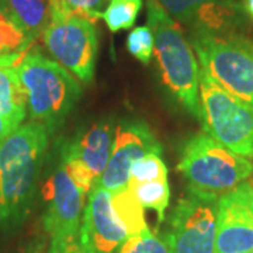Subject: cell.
<instances>
[{
	"label": "cell",
	"mask_w": 253,
	"mask_h": 253,
	"mask_svg": "<svg viewBox=\"0 0 253 253\" xmlns=\"http://www.w3.org/2000/svg\"><path fill=\"white\" fill-rule=\"evenodd\" d=\"M244 10L253 18V0H244Z\"/></svg>",
	"instance_id": "obj_29"
},
{
	"label": "cell",
	"mask_w": 253,
	"mask_h": 253,
	"mask_svg": "<svg viewBox=\"0 0 253 253\" xmlns=\"http://www.w3.org/2000/svg\"><path fill=\"white\" fill-rule=\"evenodd\" d=\"M56 1L65 11L87 18L91 23H96L99 18L103 17V13L110 4V0H56Z\"/></svg>",
	"instance_id": "obj_24"
},
{
	"label": "cell",
	"mask_w": 253,
	"mask_h": 253,
	"mask_svg": "<svg viewBox=\"0 0 253 253\" xmlns=\"http://www.w3.org/2000/svg\"><path fill=\"white\" fill-rule=\"evenodd\" d=\"M111 206L128 236L141 235L149 231L145 221L144 207L126 186L111 193Z\"/></svg>",
	"instance_id": "obj_18"
},
{
	"label": "cell",
	"mask_w": 253,
	"mask_h": 253,
	"mask_svg": "<svg viewBox=\"0 0 253 253\" xmlns=\"http://www.w3.org/2000/svg\"><path fill=\"white\" fill-rule=\"evenodd\" d=\"M62 162L69 177L75 183V186L81 190L83 194H87L93 187V184L96 183L93 173L87 169V166L82 161L72 158V156H63L62 155Z\"/></svg>",
	"instance_id": "obj_26"
},
{
	"label": "cell",
	"mask_w": 253,
	"mask_h": 253,
	"mask_svg": "<svg viewBox=\"0 0 253 253\" xmlns=\"http://www.w3.org/2000/svg\"><path fill=\"white\" fill-rule=\"evenodd\" d=\"M200 107L207 135L234 154L253 158V106L224 90L201 68Z\"/></svg>",
	"instance_id": "obj_6"
},
{
	"label": "cell",
	"mask_w": 253,
	"mask_h": 253,
	"mask_svg": "<svg viewBox=\"0 0 253 253\" xmlns=\"http://www.w3.org/2000/svg\"><path fill=\"white\" fill-rule=\"evenodd\" d=\"M248 253H253V251H251V252H248Z\"/></svg>",
	"instance_id": "obj_30"
},
{
	"label": "cell",
	"mask_w": 253,
	"mask_h": 253,
	"mask_svg": "<svg viewBox=\"0 0 253 253\" xmlns=\"http://www.w3.org/2000/svg\"><path fill=\"white\" fill-rule=\"evenodd\" d=\"M191 46L201 69L236 99L253 106V44L241 36L194 33Z\"/></svg>",
	"instance_id": "obj_5"
},
{
	"label": "cell",
	"mask_w": 253,
	"mask_h": 253,
	"mask_svg": "<svg viewBox=\"0 0 253 253\" xmlns=\"http://www.w3.org/2000/svg\"><path fill=\"white\" fill-rule=\"evenodd\" d=\"M142 0H110L103 17L111 33L128 30L135 24Z\"/></svg>",
	"instance_id": "obj_20"
},
{
	"label": "cell",
	"mask_w": 253,
	"mask_h": 253,
	"mask_svg": "<svg viewBox=\"0 0 253 253\" xmlns=\"http://www.w3.org/2000/svg\"><path fill=\"white\" fill-rule=\"evenodd\" d=\"M0 113L18 128L27 116V97L18 79L17 68L0 63Z\"/></svg>",
	"instance_id": "obj_15"
},
{
	"label": "cell",
	"mask_w": 253,
	"mask_h": 253,
	"mask_svg": "<svg viewBox=\"0 0 253 253\" xmlns=\"http://www.w3.org/2000/svg\"><path fill=\"white\" fill-rule=\"evenodd\" d=\"M11 17L17 21L23 31L34 42L42 37L51 20L49 0H3Z\"/></svg>",
	"instance_id": "obj_17"
},
{
	"label": "cell",
	"mask_w": 253,
	"mask_h": 253,
	"mask_svg": "<svg viewBox=\"0 0 253 253\" xmlns=\"http://www.w3.org/2000/svg\"><path fill=\"white\" fill-rule=\"evenodd\" d=\"M48 253H94L84 231L81 225V229L75 234L65 236H58L51 239V246Z\"/></svg>",
	"instance_id": "obj_25"
},
{
	"label": "cell",
	"mask_w": 253,
	"mask_h": 253,
	"mask_svg": "<svg viewBox=\"0 0 253 253\" xmlns=\"http://www.w3.org/2000/svg\"><path fill=\"white\" fill-rule=\"evenodd\" d=\"M177 170L189 189L221 197L252 176L253 163L207 134H197L183 146Z\"/></svg>",
	"instance_id": "obj_4"
},
{
	"label": "cell",
	"mask_w": 253,
	"mask_h": 253,
	"mask_svg": "<svg viewBox=\"0 0 253 253\" xmlns=\"http://www.w3.org/2000/svg\"><path fill=\"white\" fill-rule=\"evenodd\" d=\"M49 1L51 20L42 33L44 45L55 62L83 83H90L99 48L94 23L65 11L56 0Z\"/></svg>",
	"instance_id": "obj_7"
},
{
	"label": "cell",
	"mask_w": 253,
	"mask_h": 253,
	"mask_svg": "<svg viewBox=\"0 0 253 253\" xmlns=\"http://www.w3.org/2000/svg\"><path fill=\"white\" fill-rule=\"evenodd\" d=\"M113 146V129L109 123H99L89 126L72 144L63 148V156L76 158L87 166L96 181L103 174Z\"/></svg>",
	"instance_id": "obj_14"
},
{
	"label": "cell",
	"mask_w": 253,
	"mask_h": 253,
	"mask_svg": "<svg viewBox=\"0 0 253 253\" xmlns=\"http://www.w3.org/2000/svg\"><path fill=\"white\" fill-rule=\"evenodd\" d=\"M218 199L214 194L187 189L169 218L165 242L169 253H214Z\"/></svg>",
	"instance_id": "obj_8"
},
{
	"label": "cell",
	"mask_w": 253,
	"mask_h": 253,
	"mask_svg": "<svg viewBox=\"0 0 253 253\" xmlns=\"http://www.w3.org/2000/svg\"><path fill=\"white\" fill-rule=\"evenodd\" d=\"M154 34L148 26L134 28L126 37V49L139 62L149 63L154 56Z\"/></svg>",
	"instance_id": "obj_22"
},
{
	"label": "cell",
	"mask_w": 253,
	"mask_h": 253,
	"mask_svg": "<svg viewBox=\"0 0 253 253\" xmlns=\"http://www.w3.org/2000/svg\"><path fill=\"white\" fill-rule=\"evenodd\" d=\"M18 253H46L45 241L42 238H36L27 244Z\"/></svg>",
	"instance_id": "obj_27"
},
{
	"label": "cell",
	"mask_w": 253,
	"mask_h": 253,
	"mask_svg": "<svg viewBox=\"0 0 253 253\" xmlns=\"http://www.w3.org/2000/svg\"><path fill=\"white\" fill-rule=\"evenodd\" d=\"M176 23L194 33L218 34L235 17V0H156Z\"/></svg>",
	"instance_id": "obj_13"
},
{
	"label": "cell",
	"mask_w": 253,
	"mask_h": 253,
	"mask_svg": "<svg viewBox=\"0 0 253 253\" xmlns=\"http://www.w3.org/2000/svg\"><path fill=\"white\" fill-rule=\"evenodd\" d=\"M48 131L37 123L21 124L0 142V225H14L33 204Z\"/></svg>",
	"instance_id": "obj_1"
},
{
	"label": "cell",
	"mask_w": 253,
	"mask_h": 253,
	"mask_svg": "<svg viewBox=\"0 0 253 253\" xmlns=\"http://www.w3.org/2000/svg\"><path fill=\"white\" fill-rule=\"evenodd\" d=\"M148 27L154 34V55L165 86L200 120V66L180 24L156 0H148Z\"/></svg>",
	"instance_id": "obj_2"
},
{
	"label": "cell",
	"mask_w": 253,
	"mask_h": 253,
	"mask_svg": "<svg viewBox=\"0 0 253 253\" xmlns=\"http://www.w3.org/2000/svg\"><path fill=\"white\" fill-rule=\"evenodd\" d=\"M253 251V186L249 181L218 199L215 252Z\"/></svg>",
	"instance_id": "obj_9"
},
{
	"label": "cell",
	"mask_w": 253,
	"mask_h": 253,
	"mask_svg": "<svg viewBox=\"0 0 253 253\" xmlns=\"http://www.w3.org/2000/svg\"><path fill=\"white\" fill-rule=\"evenodd\" d=\"M126 187L134 193V196L142 207L151 208V210L156 211L159 224L163 222L165 212H166V208L169 206V200H170V189H169L168 179L144 181V183L128 181Z\"/></svg>",
	"instance_id": "obj_19"
},
{
	"label": "cell",
	"mask_w": 253,
	"mask_h": 253,
	"mask_svg": "<svg viewBox=\"0 0 253 253\" xmlns=\"http://www.w3.org/2000/svg\"><path fill=\"white\" fill-rule=\"evenodd\" d=\"M14 129H16V128L10 124L9 120L0 113V142H1L6 136L9 135L10 132H13Z\"/></svg>",
	"instance_id": "obj_28"
},
{
	"label": "cell",
	"mask_w": 253,
	"mask_h": 253,
	"mask_svg": "<svg viewBox=\"0 0 253 253\" xmlns=\"http://www.w3.org/2000/svg\"><path fill=\"white\" fill-rule=\"evenodd\" d=\"M33 44L0 0V63L17 68Z\"/></svg>",
	"instance_id": "obj_16"
},
{
	"label": "cell",
	"mask_w": 253,
	"mask_h": 253,
	"mask_svg": "<svg viewBox=\"0 0 253 253\" xmlns=\"http://www.w3.org/2000/svg\"><path fill=\"white\" fill-rule=\"evenodd\" d=\"M84 196L69 177L63 162L56 166L42 186V197L46 203L44 226L51 239L81 229Z\"/></svg>",
	"instance_id": "obj_11"
},
{
	"label": "cell",
	"mask_w": 253,
	"mask_h": 253,
	"mask_svg": "<svg viewBox=\"0 0 253 253\" xmlns=\"http://www.w3.org/2000/svg\"><path fill=\"white\" fill-rule=\"evenodd\" d=\"M17 75L33 123L45 126L48 134L55 132L81 97L78 81L69 71L33 46L17 65Z\"/></svg>",
	"instance_id": "obj_3"
},
{
	"label": "cell",
	"mask_w": 253,
	"mask_h": 253,
	"mask_svg": "<svg viewBox=\"0 0 253 253\" xmlns=\"http://www.w3.org/2000/svg\"><path fill=\"white\" fill-rule=\"evenodd\" d=\"M117 253H169V248L165 239H161L151 231H146L141 235L126 238Z\"/></svg>",
	"instance_id": "obj_23"
},
{
	"label": "cell",
	"mask_w": 253,
	"mask_h": 253,
	"mask_svg": "<svg viewBox=\"0 0 253 253\" xmlns=\"http://www.w3.org/2000/svg\"><path fill=\"white\" fill-rule=\"evenodd\" d=\"M82 228L94 253H117L129 238L111 206V193L96 181L89 191Z\"/></svg>",
	"instance_id": "obj_12"
},
{
	"label": "cell",
	"mask_w": 253,
	"mask_h": 253,
	"mask_svg": "<svg viewBox=\"0 0 253 253\" xmlns=\"http://www.w3.org/2000/svg\"><path fill=\"white\" fill-rule=\"evenodd\" d=\"M165 179H168V168L161 159V155L149 154L132 163L128 181L144 183Z\"/></svg>",
	"instance_id": "obj_21"
},
{
	"label": "cell",
	"mask_w": 253,
	"mask_h": 253,
	"mask_svg": "<svg viewBox=\"0 0 253 253\" xmlns=\"http://www.w3.org/2000/svg\"><path fill=\"white\" fill-rule=\"evenodd\" d=\"M149 154H162V145L144 123H126L117 126L109 163L99 184L110 193L126 187L132 163Z\"/></svg>",
	"instance_id": "obj_10"
}]
</instances>
